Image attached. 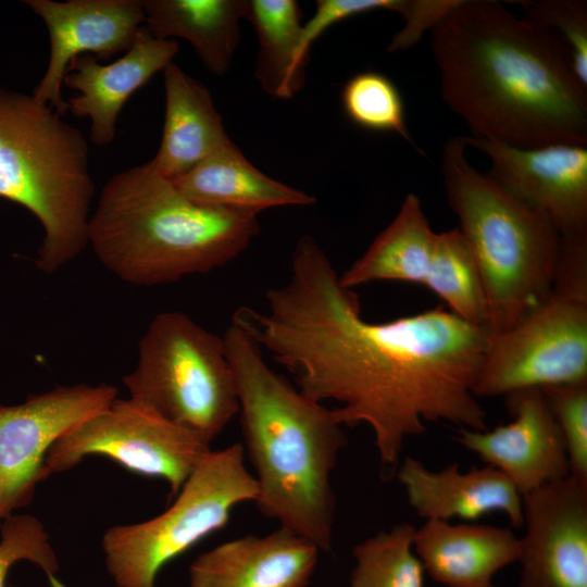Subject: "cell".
Here are the masks:
<instances>
[{
    "label": "cell",
    "instance_id": "9a60e30c",
    "mask_svg": "<svg viewBox=\"0 0 587 587\" xmlns=\"http://www.w3.org/2000/svg\"><path fill=\"white\" fill-rule=\"evenodd\" d=\"M504 397L511 422L486 430L459 428L455 441L502 472L522 496L570 476L564 439L542 390Z\"/></svg>",
    "mask_w": 587,
    "mask_h": 587
},
{
    "label": "cell",
    "instance_id": "83f0119b",
    "mask_svg": "<svg viewBox=\"0 0 587 587\" xmlns=\"http://www.w3.org/2000/svg\"><path fill=\"white\" fill-rule=\"evenodd\" d=\"M21 560L40 567L52 587H64L58 578L59 562L42 523L33 515L11 514L0 523V587H5L9 569Z\"/></svg>",
    "mask_w": 587,
    "mask_h": 587
},
{
    "label": "cell",
    "instance_id": "e0dca14e",
    "mask_svg": "<svg viewBox=\"0 0 587 587\" xmlns=\"http://www.w3.org/2000/svg\"><path fill=\"white\" fill-rule=\"evenodd\" d=\"M409 504L425 521H476L492 512L504 513L513 527L524 524L523 496L494 466L462 472L459 463L430 471L419 459L404 457L396 474Z\"/></svg>",
    "mask_w": 587,
    "mask_h": 587
},
{
    "label": "cell",
    "instance_id": "1f68e13d",
    "mask_svg": "<svg viewBox=\"0 0 587 587\" xmlns=\"http://www.w3.org/2000/svg\"><path fill=\"white\" fill-rule=\"evenodd\" d=\"M459 0H409L402 14L405 21L403 28L397 33L389 52L401 51L414 46L424 33L430 32L437 23L458 3Z\"/></svg>",
    "mask_w": 587,
    "mask_h": 587
},
{
    "label": "cell",
    "instance_id": "4fadbf2b",
    "mask_svg": "<svg viewBox=\"0 0 587 587\" xmlns=\"http://www.w3.org/2000/svg\"><path fill=\"white\" fill-rule=\"evenodd\" d=\"M519 587H587V484L573 476L523 496Z\"/></svg>",
    "mask_w": 587,
    "mask_h": 587
},
{
    "label": "cell",
    "instance_id": "f1b7e54d",
    "mask_svg": "<svg viewBox=\"0 0 587 587\" xmlns=\"http://www.w3.org/2000/svg\"><path fill=\"white\" fill-rule=\"evenodd\" d=\"M525 18L557 33L566 45L577 79L587 88V2L582 0H519Z\"/></svg>",
    "mask_w": 587,
    "mask_h": 587
},
{
    "label": "cell",
    "instance_id": "4316f807",
    "mask_svg": "<svg viewBox=\"0 0 587 587\" xmlns=\"http://www.w3.org/2000/svg\"><path fill=\"white\" fill-rule=\"evenodd\" d=\"M341 103L355 125L373 132L395 133L412 142L402 96L384 74L361 72L351 76L342 87Z\"/></svg>",
    "mask_w": 587,
    "mask_h": 587
},
{
    "label": "cell",
    "instance_id": "484cf974",
    "mask_svg": "<svg viewBox=\"0 0 587 587\" xmlns=\"http://www.w3.org/2000/svg\"><path fill=\"white\" fill-rule=\"evenodd\" d=\"M415 529L400 523L353 547L350 587H424V567L414 552Z\"/></svg>",
    "mask_w": 587,
    "mask_h": 587
},
{
    "label": "cell",
    "instance_id": "8992f818",
    "mask_svg": "<svg viewBox=\"0 0 587 587\" xmlns=\"http://www.w3.org/2000/svg\"><path fill=\"white\" fill-rule=\"evenodd\" d=\"M88 142L33 95L0 86V198L33 213L45 236L36 266L52 274L88 246L95 185Z\"/></svg>",
    "mask_w": 587,
    "mask_h": 587
},
{
    "label": "cell",
    "instance_id": "7402d4cb",
    "mask_svg": "<svg viewBox=\"0 0 587 587\" xmlns=\"http://www.w3.org/2000/svg\"><path fill=\"white\" fill-rule=\"evenodd\" d=\"M142 11L153 37L189 41L203 65L223 76L232 65L249 0H143Z\"/></svg>",
    "mask_w": 587,
    "mask_h": 587
},
{
    "label": "cell",
    "instance_id": "6da1fadb",
    "mask_svg": "<svg viewBox=\"0 0 587 587\" xmlns=\"http://www.w3.org/2000/svg\"><path fill=\"white\" fill-rule=\"evenodd\" d=\"M264 310L241 305V326L305 396L335 401L340 425L366 424L389 477L408 437L426 422L486 430L473 387L490 334L434 308L385 323L362 319L358 296L339 282L310 235L296 243L286 284L265 291Z\"/></svg>",
    "mask_w": 587,
    "mask_h": 587
},
{
    "label": "cell",
    "instance_id": "d6a6232c",
    "mask_svg": "<svg viewBox=\"0 0 587 587\" xmlns=\"http://www.w3.org/2000/svg\"><path fill=\"white\" fill-rule=\"evenodd\" d=\"M492 587H498V586H495V585H494Z\"/></svg>",
    "mask_w": 587,
    "mask_h": 587
},
{
    "label": "cell",
    "instance_id": "30bf717a",
    "mask_svg": "<svg viewBox=\"0 0 587 587\" xmlns=\"http://www.w3.org/2000/svg\"><path fill=\"white\" fill-rule=\"evenodd\" d=\"M210 451L188 430L130 398L116 397L53 442L45 474L48 478L99 454L133 473L164 479L173 499Z\"/></svg>",
    "mask_w": 587,
    "mask_h": 587
},
{
    "label": "cell",
    "instance_id": "603a6c76",
    "mask_svg": "<svg viewBox=\"0 0 587 587\" xmlns=\"http://www.w3.org/2000/svg\"><path fill=\"white\" fill-rule=\"evenodd\" d=\"M436 234L424 214L420 198L408 193L390 224L339 275L340 284L349 289L378 280L423 285Z\"/></svg>",
    "mask_w": 587,
    "mask_h": 587
},
{
    "label": "cell",
    "instance_id": "3957f363",
    "mask_svg": "<svg viewBox=\"0 0 587 587\" xmlns=\"http://www.w3.org/2000/svg\"><path fill=\"white\" fill-rule=\"evenodd\" d=\"M223 337L234 374L243 449L254 469L253 501L280 527L333 545L330 476L347 438L333 412L295 387L264 360L260 345L232 322Z\"/></svg>",
    "mask_w": 587,
    "mask_h": 587
},
{
    "label": "cell",
    "instance_id": "7a4b0ae2",
    "mask_svg": "<svg viewBox=\"0 0 587 587\" xmlns=\"http://www.w3.org/2000/svg\"><path fill=\"white\" fill-rule=\"evenodd\" d=\"M446 104L471 136L519 148L587 145V88L553 30L495 0H459L430 30Z\"/></svg>",
    "mask_w": 587,
    "mask_h": 587
},
{
    "label": "cell",
    "instance_id": "f546056e",
    "mask_svg": "<svg viewBox=\"0 0 587 587\" xmlns=\"http://www.w3.org/2000/svg\"><path fill=\"white\" fill-rule=\"evenodd\" d=\"M541 390L562 433L570 475L587 484V384Z\"/></svg>",
    "mask_w": 587,
    "mask_h": 587
},
{
    "label": "cell",
    "instance_id": "ffe728a7",
    "mask_svg": "<svg viewBox=\"0 0 587 587\" xmlns=\"http://www.w3.org/2000/svg\"><path fill=\"white\" fill-rule=\"evenodd\" d=\"M165 118L153 167L173 179L233 142L209 89L171 62L163 71Z\"/></svg>",
    "mask_w": 587,
    "mask_h": 587
},
{
    "label": "cell",
    "instance_id": "5bb4252c",
    "mask_svg": "<svg viewBox=\"0 0 587 587\" xmlns=\"http://www.w3.org/2000/svg\"><path fill=\"white\" fill-rule=\"evenodd\" d=\"M43 21L50 40L47 70L33 97L63 116L68 111L61 87L70 62L95 54L108 60L127 51L143 23L141 0H25Z\"/></svg>",
    "mask_w": 587,
    "mask_h": 587
},
{
    "label": "cell",
    "instance_id": "7c38bea8",
    "mask_svg": "<svg viewBox=\"0 0 587 587\" xmlns=\"http://www.w3.org/2000/svg\"><path fill=\"white\" fill-rule=\"evenodd\" d=\"M486 154L501 186L547 215L561 237L587 236V145L519 148L463 136Z\"/></svg>",
    "mask_w": 587,
    "mask_h": 587
},
{
    "label": "cell",
    "instance_id": "ba28073f",
    "mask_svg": "<svg viewBox=\"0 0 587 587\" xmlns=\"http://www.w3.org/2000/svg\"><path fill=\"white\" fill-rule=\"evenodd\" d=\"M257 494L242 445L211 450L164 512L107 529L101 544L109 574L117 587H155L165 564L222 529L232 511Z\"/></svg>",
    "mask_w": 587,
    "mask_h": 587
},
{
    "label": "cell",
    "instance_id": "cb8c5ba5",
    "mask_svg": "<svg viewBox=\"0 0 587 587\" xmlns=\"http://www.w3.org/2000/svg\"><path fill=\"white\" fill-rule=\"evenodd\" d=\"M295 0H250L247 18L259 41L254 77L263 90L278 99L292 98L303 86L299 61L303 24Z\"/></svg>",
    "mask_w": 587,
    "mask_h": 587
},
{
    "label": "cell",
    "instance_id": "5b68a950",
    "mask_svg": "<svg viewBox=\"0 0 587 587\" xmlns=\"http://www.w3.org/2000/svg\"><path fill=\"white\" fill-rule=\"evenodd\" d=\"M464 137L444 145L441 173L483 280L490 336L514 326L552 292L562 237L552 221L476 170Z\"/></svg>",
    "mask_w": 587,
    "mask_h": 587
},
{
    "label": "cell",
    "instance_id": "4dcf8cb0",
    "mask_svg": "<svg viewBox=\"0 0 587 587\" xmlns=\"http://www.w3.org/2000/svg\"><path fill=\"white\" fill-rule=\"evenodd\" d=\"M409 0H317L313 16L303 24L299 61L305 66L312 43L330 26L351 16L375 10L403 14Z\"/></svg>",
    "mask_w": 587,
    "mask_h": 587
},
{
    "label": "cell",
    "instance_id": "d4e9b609",
    "mask_svg": "<svg viewBox=\"0 0 587 587\" xmlns=\"http://www.w3.org/2000/svg\"><path fill=\"white\" fill-rule=\"evenodd\" d=\"M464 322L488 330V308L474 255L458 228L437 233L423 283Z\"/></svg>",
    "mask_w": 587,
    "mask_h": 587
},
{
    "label": "cell",
    "instance_id": "d6986e66",
    "mask_svg": "<svg viewBox=\"0 0 587 587\" xmlns=\"http://www.w3.org/2000/svg\"><path fill=\"white\" fill-rule=\"evenodd\" d=\"M413 549L430 578L446 587H492L517 562L520 538L509 528L429 520L415 529Z\"/></svg>",
    "mask_w": 587,
    "mask_h": 587
},
{
    "label": "cell",
    "instance_id": "8fae6325",
    "mask_svg": "<svg viewBox=\"0 0 587 587\" xmlns=\"http://www.w3.org/2000/svg\"><path fill=\"white\" fill-rule=\"evenodd\" d=\"M117 394L108 384H78L0 405V523L30 503L37 485L47 478L45 458L53 442Z\"/></svg>",
    "mask_w": 587,
    "mask_h": 587
},
{
    "label": "cell",
    "instance_id": "9c48e42d",
    "mask_svg": "<svg viewBox=\"0 0 587 587\" xmlns=\"http://www.w3.org/2000/svg\"><path fill=\"white\" fill-rule=\"evenodd\" d=\"M587 384V290L554 287L510 329L490 336L473 392Z\"/></svg>",
    "mask_w": 587,
    "mask_h": 587
},
{
    "label": "cell",
    "instance_id": "52a82bcc",
    "mask_svg": "<svg viewBox=\"0 0 587 587\" xmlns=\"http://www.w3.org/2000/svg\"><path fill=\"white\" fill-rule=\"evenodd\" d=\"M129 398L210 445L238 414L223 337L179 311L159 313L123 377Z\"/></svg>",
    "mask_w": 587,
    "mask_h": 587
},
{
    "label": "cell",
    "instance_id": "44dd1931",
    "mask_svg": "<svg viewBox=\"0 0 587 587\" xmlns=\"http://www.w3.org/2000/svg\"><path fill=\"white\" fill-rule=\"evenodd\" d=\"M171 180L196 203L254 217L271 208L316 202L314 196L262 173L234 142Z\"/></svg>",
    "mask_w": 587,
    "mask_h": 587
},
{
    "label": "cell",
    "instance_id": "ac0fdd59",
    "mask_svg": "<svg viewBox=\"0 0 587 587\" xmlns=\"http://www.w3.org/2000/svg\"><path fill=\"white\" fill-rule=\"evenodd\" d=\"M320 551L280 526L268 535H247L196 558L190 587H305Z\"/></svg>",
    "mask_w": 587,
    "mask_h": 587
},
{
    "label": "cell",
    "instance_id": "2e32d148",
    "mask_svg": "<svg viewBox=\"0 0 587 587\" xmlns=\"http://www.w3.org/2000/svg\"><path fill=\"white\" fill-rule=\"evenodd\" d=\"M177 52L174 39L155 38L142 25L118 60L102 65L93 55L80 54L70 62L62 85L79 93L68 99V111L90 120L93 145L103 147L113 141L118 114L128 98L164 71Z\"/></svg>",
    "mask_w": 587,
    "mask_h": 587
},
{
    "label": "cell",
    "instance_id": "277c9868",
    "mask_svg": "<svg viewBox=\"0 0 587 587\" xmlns=\"http://www.w3.org/2000/svg\"><path fill=\"white\" fill-rule=\"evenodd\" d=\"M259 233L257 217L191 201L149 161L105 182L87 238L118 278L157 286L227 265Z\"/></svg>",
    "mask_w": 587,
    "mask_h": 587
}]
</instances>
